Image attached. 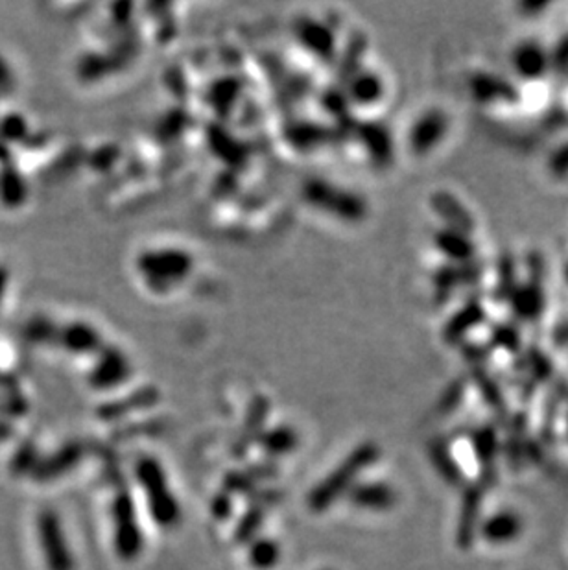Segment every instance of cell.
Listing matches in <instances>:
<instances>
[{"label": "cell", "instance_id": "13", "mask_svg": "<svg viewBox=\"0 0 568 570\" xmlns=\"http://www.w3.org/2000/svg\"><path fill=\"white\" fill-rule=\"evenodd\" d=\"M437 246L454 261H469L476 253L474 244L456 229H446L437 234Z\"/></svg>", "mask_w": 568, "mask_h": 570}, {"label": "cell", "instance_id": "7", "mask_svg": "<svg viewBox=\"0 0 568 570\" xmlns=\"http://www.w3.org/2000/svg\"><path fill=\"white\" fill-rule=\"evenodd\" d=\"M481 501H483V487L472 485L463 493L460 520H458V545L462 548H469L476 538V528L480 524L481 513Z\"/></svg>", "mask_w": 568, "mask_h": 570}, {"label": "cell", "instance_id": "17", "mask_svg": "<svg viewBox=\"0 0 568 570\" xmlns=\"http://www.w3.org/2000/svg\"><path fill=\"white\" fill-rule=\"evenodd\" d=\"M261 445L262 449L270 455V456H282V455H289L290 451L296 449L298 445V436L294 430L287 428V427H280L277 430H271L268 432L262 439H261Z\"/></svg>", "mask_w": 568, "mask_h": 570}, {"label": "cell", "instance_id": "18", "mask_svg": "<svg viewBox=\"0 0 568 570\" xmlns=\"http://www.w3.org/2000/svg\"><path fill=\"white\" fill-rule=\"evenodd\" d=\"M435 209L449 220V224L456 229V231H460V233H469L471 229H472V220H471V216H469V213L460 206V203L453 198V196H449V194H444V196H441L439 199H437V203H435Z\"/></svg>", "mask_w": 568, "mask_h": 570}, {"label": "cell", "instance_id": "6", "mask_svg": "<svg viewBox=\"0 0 568 570\" xmlns=\"http://www.w3.org/2000/svg\"><path fill=\"white\" fill-rule=\"evenodd\" d=\"M349 502L360 510L371 511H388L397 504V492L389 483L384 482H365L354 483L347 493Z\"/></svg>", "mask_w": 568, "mask_h": 570}, {"label": "cell", "instance_id": "8", "mask_svg": "<svg viewBox=\"0 0 568 570\" xmlns=\"http://www.w3.org/2000/svg\"><path fill=\"white\" fill-rule=\"evenodd\" d=\"M522 534V519L513 511H497L480 526V536L491 545H506Z\"/></svg>", "mask_w": 568, "mask_h": 570}, {"label": "cell", "instance_id": "22", "mask_svg": "<svg viewBox=\"0 0 568 570\" xmlns=\"http://www.w3.org/2000/svg\"><path fill=\"white\" fill-rule=\"evenodd\" d=\"M255 478L250 473H231L225 476V487L227 492L234 493H252L255 492Z\"/></svg>", "mask_w": 568, "mask_h": 570}, {"label": "cell", "instance_id": "21", "mask_svg": "<svg viewBox=\"0 0 568 570\" xmlns=\"http://www.w3.org/2000/svg\"><path fill=\"white\" fill-rule=\"evenodd\" d=\"M478 317H481V308H480V307L472 305V307L463 308V312L458 314V316L451 321L449 327H446V338H449V340L453 342L454 338L465 335V333L472 327V323L478 321Z\"/></svg>", "mask_w": 568, "mask_h": 570}, {"label": "cell", "instance_id": "11", "mask_svg": "<svg viewBox=\"0 0 568 570\" xmlns=\"http://www.w3.org/2000/svg\"><path fill=\"white\" fill-rule=\"evenodd\" d=\"M430 460L444 482H449L451 485H460L463 482V471L454 460L449 445H444L443 441H434L430 445Z\"/></svg>", "mask_w": 568, "mask_h": 570}, {"label": "cell", "instance_id": "10", "mask_svg": "<svg viewBox=\"0 0 568 570\" xmlns=\"http://www.w3.org/2000/svg\"><path fill=\"white\" fill-rule=\"evenodd\" d=\"M449 130V118L439 111H432L425 115L414 130V148L416 150H430L437 144L443 135Z\"/></svg>", "mask_w": 568, "mask_h": 570}, {"label": "cell", "instance_id": "24", "mask_svg": "<svg viewBox=\"0 0 568 570\" xmlns=\"http://www.w3.org/2000/svg\"><path fill=\"white\" fill-rule=\"evenodd\" d=\"M552 167H554V170H555L557 174H566V172H568V144H566L563 150H559V152L555 153Z\"/></svg>", "mask_w": 568, "mask_h": 570}, {"label": "cell", "instance_id": "2", "mask_svg": "<svg viewBox=\"0 0 568 570\" xmlns=\"http://www.w3.org/2000/svg\"><path fill=\"white\" fill-rule=\"evenodd\" d=\"M135 476L144 492L151 519L162 528L176 526L181 520V506L170 492L162 465L155 458L144 456L135 465Z\"/></svg>", "mask_w": 568, "mask_h": 570}, {"label": "cell", "instance_id": "15", "mask_svg": "<svg viewBox=\"0 0 568 570\" xmlns=\"http://www.w3.org/2000/svg\"><path fill=\"white\" fill-rule=\"evenodd\" d=\"M543 292L536 284H530V287L520 289L515 296H513V308L518 316L526 317V319H534L543 312Z\"/></svg>", "mask_w": 568, "mask_h": 570}, {"label": "cell", "instance_id": "26", "mask_svg": "<svg viewBox=\"0 0 568 570\" xmlns=\"http://www.w3.org/2000/svg\"><path fill=\"white\" fill-rule=\"evenodd\" d=\"M555 344L557 345H568V319L561 323L555 331Z\"/></svg>", "mask_w": 568, "mask_h": 570}, {"label": "cell", "instance_id": "27", "mask_svg": "<svg viewBox=\"0 0 568 570\" xmlns=\"http://www.w3.org/2000/svg\"><path fill=\"white\" fill-rule=\"evenodd\" d=\"M10 436H12L10 427H8L5 421H0V439H6V437H10Z\"/></svg>", "mask_w": 568, "mask_h": 570}, {"label": "cell", "instance_id": "14", "mask_svg": "<svg viewBox=\"0 0 568 570\" xmlns=\"http://www.w3.org/2000/svg\"><path fill=\"white\" fill-rule=\"evenodd\" d=\"M472 93L480 100H513L517 95L508 81H502L493 76H478L472 81Z\"/></svg>", "mask_w": 568, "mask_h": 570}, {"label": "cell", "instance_id": "28", "mask_svg": "<svg viewBox=\"0 0 568 570\" xmlns=\"http://www.w3.org/2000/svg\"><path fill=\"white\" fill-rule=\"evenodd\" d=\"M564 277H566V280H568V264H566V270H564Z\"/></svg>", "mask_w": 568, "mask_h": 570}, {"label": "cell", "instance_id": "9", "mask_svg": "<svg viewBox=\"0 0 568 570\" xmlns=\"http://www.w3.org/2000/svg\"><path fill=\"white\" fill-rule=\"evenodd\" d=\"M472 451L481 464V483L491 485L497 478V455H499V437L491 427H481L472 432Z\"/></svg>", "mask_w": 568, "mask_h": 570}, {"label": "cell", "instance_id": "1", "mask_svg": "<svg viewBox=\"0 0 568 570\" xmlns=\"http://www.w3.org/2000/svg\"><path fill=\"white\" fill-rule=\"evenodd\" d=\"M380 456V449L375 443H365L354 449L327 478H323L310 492L307 504L312 511L321 513L329 510L342 495H347L354 480L363 469L371 467Z\"/></svg>", "mask_w": 568, "mask_h": 570}, {"label": "cell", "instance_id": "3", "mask_svg": "<svg viewBox=\"0 0 568 570\" xmlns=\"http://www.w3.org/2000/svg\"><path fill=\"white\" fill-rule=\"evenodd\" d=\"M113 547L122 561H133L144 550L142 528L137 519L135 502L128 490L116 492L111 504Z\"/></svg>", "mask_w": 568, "mask_h": 570}, {"label": "cell", "instance_id": "4", "mask_svg": "<svg viewBox=\"0 0 568 570\" xmlns=\"http://www.w3.org/2000/svg\"><path fill=\"white\" fill-rule=\"evenodd\" d=\"M37 538L49 570H74V557L60 515L47 508L37 517Z\"/></svg>", "mask_w": 568, "mask_h": 570}, {"label": "cell", "instance_id": "12", "mask_svg": "<svg viewBox=\"0 0 568 570\" xmlns=\"http://www.w3.org/2000/svg\"><path fill=\"white\" fill-rule=\"evenodd\" d=\"M513 65L517 69V72L524 78H539L546 65V54L541 47L537 45H524L520 49H517L515 56H513Z\"/></svg>", "mask_w": 568, "mask_h": 570}, {"label": "cell", "instance_id": "19", "mask_svg": "<svg viewBox=\"0 0 568 570\" xmlns=\"http://www.w3.org/2000/svg\"><path fill=\"white\" fill-rule=\"evenodd\" d=\"M39 462V453L37 446L32 441H24L19 449L15 451L12 462H10V471L14 476H24L32 474Z\"/></svg>", "mask_w": 568, "mask_h": 570}, {"label": "cell", "instance_id": "5", "mask_svg": "<svg viewBox=\"0 0 568 570\" xmlns=\"http://www.w3.org/2000/svg\"><path fill=\"white\" fill-rule=\"evenodd\" d=\"M81 458H84V446L79 443H67L54 455L47 458H39L30 476L35 482H52L72 471L81 462Z\"/></svg>", "mask_w": 568, "mask_h": 570}, {"label": "cell", "instance_id": "16", "mask_svg": "<svg viewBox=\"0 0 568 570\" xmlns=\"http://www.w3.org/2000/svg\"><path fill=\"white\" fill-rule=\"evenodd\" d=\"M280 557V548L273 539L262 538L255 539L250 548H248V559L250 565L259 568V570H270L279 563Z\"/></svg>", "mask_w": 568, "mask_h": 570}, {"label": "cell", "instance_id": "23", "mask_svg": "<svg viewBox=\"0 0 568 570\" xmlns=\"http://www.w3.org/2000/svg\"><path fill=\"white\" fill-rule=\"evenodd\" d=\"M231 508H233V504H231V499H229V495L224 492V493H218L215 499H213V506H211V510H213V515L216 517V519H227L229 517V513H231Z\"/></svg>", "mask_w": 568, "mask_h": 570}, {"label": "cell", "instance_id": "20", "mask_svg": "<svg viewBox=\"0 0 568 570\" xmlns=\"http://www.w3.org/2000/svg\"><path fill=\"white\" fill-rule=\"evenodd\" d=\"M264 520V510L261 506H253L236 526V541L248 543L259 532V528Z\"/></svg>", "mask_w": 568, "mask_h": 570}, {"label": "cell", "instance_id": "25", "mask_svg": "<svg viewBox=\"0 0 568 570\" xmlns=\"http://www.w3.org/2000/svg\"><path fill=\"white\" fill-rule=\"evenodd\" d=\"M460 400H462V388H460V386H453L451 391L444 395L443 409H444V410H453V409H456Z\"/></svg>", "mask_w": 568, "mask_h": 570}]
</instances>
